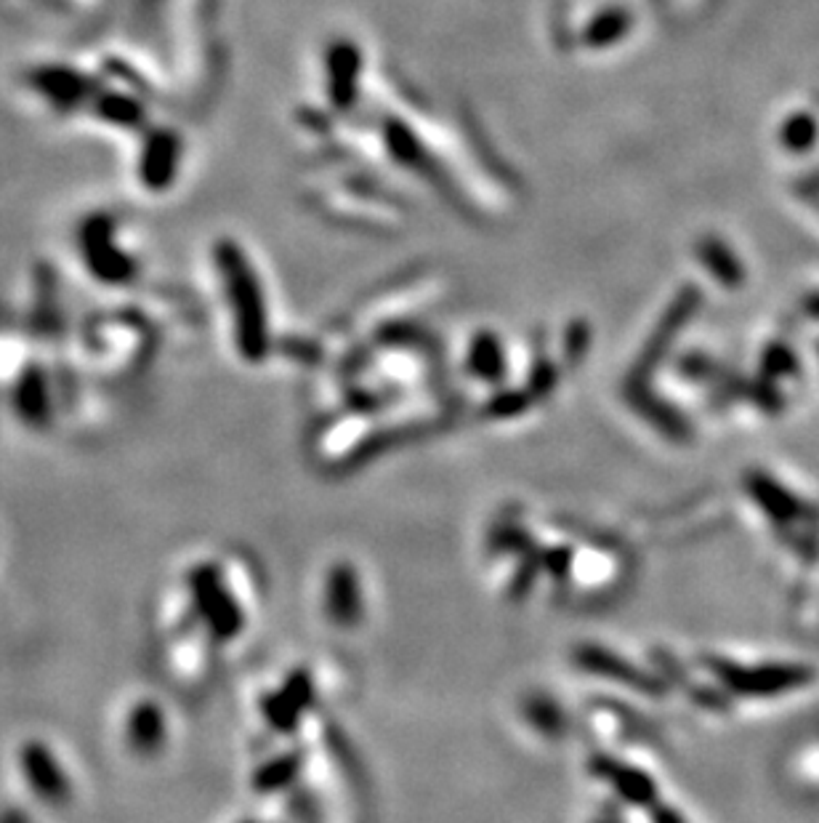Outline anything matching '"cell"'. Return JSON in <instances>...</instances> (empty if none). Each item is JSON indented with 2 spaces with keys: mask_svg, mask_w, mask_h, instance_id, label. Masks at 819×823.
I'll return each instance as SVG.
<instances>
[{
  "mask_svg": "<svg viewBox=\"0 0 819 823\" xmlns=\"http://www.w3.org/2000/svg\"><path fill=\"white\" fill-rule=\"evenodd\" d=\"M144 715H147V722H141L144 728H162V722H160V720H162L160 711H155V709L144 707ZM130 730H134V733H130V738H134V743H141V741H144V747H147V749H155V747H157L155 733L149 736V738H144V736L139 733V730H136V725H130Z\"/></svg>",
  "mask_w": 819,
  "mask_h": 823,
  "instance_id": "obj_1",
  "label": "cell"
}]
</instances>
